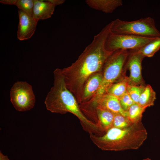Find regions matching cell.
<instances>
[{"mask_svg": "<svg viewBox=\"0 0 160 160\" xmlns=\"http://www.w3.org/2000/svg\"><path fill=\"white\" fill-rule=\"evenodd\" d=\"M111 23L95 35L78 59L71 65L61 69L68 89L80 103L84 85L92 75L102 71L106 60L114 51L106 49V39L111 31Z\"/></svg>", "mask_w": 160, "mask_h": 160, "instance_id": "cell-1", "label": "cell"}, {"mask_svg": "<svg viewBox=\"0 0 160 160\" xmlns=\"http://www.w3.org/2000/svg\"><path fill=\"white\" fill-rule=\"evenodd\" d=\"M53 73V85L44 102L47 109L52 113L61 114L71 113L78 118L84 130L89 134L101 135L99 127L84 114L75 97L67 87L61 69L56 68Z\"/></svg>", "mask_w": 160, "mask_h": 160, "instance_id": "cell-2", "label": "cell"}, {"mask_svg": "<svg viewBox=\"0 0 160 160\" xmlns=\"http://www.w3.org/2000/svg\"><path fill=\"white\" fill-rule=\"evenodd\" d=\"M147 135L141 121L124 128L113 127L101 136L90 134L89 136L93 143L102 150L120 151L138 149Z\"/></svg>", "mask_w": 160, "mask_h": 160, "instance_id": "cell-3", "label": "cell"}, {"mask_svg": "<svg viewBox=\"0 0 160 160\" xmlns=\"http://www.w3.org/2000/svg\"><path fill=\"white\" fill-rule=\"evenodd\" d=\"M111 23V31L115 34L149 38L160 37V32L155 26L154 19L150 17L131 21L117 19Z\"/></svg>", "mask_w": 160, "mask_h": 160, "instance_id": "cell-4", "label": "cell"}, {"mask_svg": "<svg viewBox=\"0 0 160 160\" xmlns=\"http://www.w3.org/2000/svg\"><path fill=\"white\" fill-rule=\"evenodd\" d=\"M129 54L128 50L120 49L114 51L109 56L103 68L101 86L91 99L106 93L108 88L121 75Z\"/></svg>", "mask_w": 160, "mask_h": 160, "instance_id": "cell-5", "label": "cell"}, {"mask_svg": "<svg viewBox=\"0 0 160 160\" xmlns=\"http://www.w3.org/2000/svg\"><path fill=\"white\" fill-rule=\"evenodd\" d=\"M10 96L11 102L17 111H28L35 105V97L32 87L26 81L15 83L11 89Z\"/></svg>", "mask_w": 160, "mask_h": 160, "instance_id": "cell-6", "label": "cell"}, {"mask_svg": "<svg viewBox=\"0 0 160 160\" xmlns=\"http://www.w3.org/2000/svg\"><path fill=\"white\" fill-rule=\"evenodd\" d=\"M154 38L117 34L111 31L106 39L105 47L106 49L110 51L135 49L145 45Z\"/></svg>", "mask_w": 160, "mask_h": 160, "instance_id": "cell-7", "label": "cell"}, {"mask_svg": "<svg viewBox=\"0 0 160 160\" xmlns=\"http://www.w3.org/2000/svg\"><path fill=\"white\" fill-rule=\"evenodd\" d=\"M126 65L129 72L130 84L137 85L142 81V62L145 57L136 49L130 50Z\"/></svg>", "mask_w": 160, "mask_h": 160, "instance_id": "cell-8", "label": "cell"}, {"mask_svg": "<svg viewBox=\"0 0 160 160\" xmlns=\"http://www.w3.org/2000/svg\"><path fill=\"white\" fill-rule=\"evenodd\" d=\"M19 23L17 31V38L20 41L30 38L34 34L38 23L32 16L23 11H18Z\"/></svg>", "mask_w": 160, "mask_h": 160, "instance_id": "cell-9", "label": "cell"}, {"mask_svg": "<svg viewBox=\"0 0 160 160\" xmlns=\"http://www.w3.org/2000/svg\"><path fill=\"white\" fill-rule=\"evenodd\" d=\"M103 80L102 71L95 73L89 77L84 85L79 105L86 103L92 98L100 89Z\"/></svg>", "mask_w": 160, "mask_h": 160, "instance_id": "cell-10", "label": "cell"}, {"mask_svg": "<svg viewBox=\"0 0 160 160\" xmlns=\"http://www.w3.org/2000/svg\"><path fill=\"white\" fill-rule=\"evenodd\" d=\"M33 17L38 21L50 18L55 6L47 0H34Z\"/></svg>", "mask_w": 160, "mask_h": 160, "instance_id": "cell-11", "label": "cell"}, {"mask_svg": "<svg viewBox=\"0 0 160 160\" xmlns=\"http://www.w3.org/2000/svg\"><path fill=\"white\" fill-rule=\"evenodd\" d=\"M85 2L91 8L106 13H112L123 4L121 0H87Z\"/></svg>", "mask_w": 160, "mask_h": 160, "instance_id": "cell-12", "label": "cell"}, {"mask_svg": "<svg viewBox=\"0 0 160 160\" xmlns=\"http://www.w3.org/2000/svg\"><path fill=\"white\" fill-rule=\"evenodd\" d=\"M156 99V92L150 85H147L142 93L138 104L141 107L146 108L154 105Z\"/></svg>", "mask_w": 160, "mask_h": 160, "instance_id": "cell-13", "label": "cell"}, {"mask_svg": "<svg viewBox=\"0 0 160 160\" xmlns=\"http://www.w3.org/2000/svg\"><path fill=\"white\" fill-rule=\"evenodd\" d=\"M160 49V37L153 40L140 48L135 49L145 57H151Z\"/></svg>", "mask_w": 160, "mask_h": 160, "instance_id": "cell-14", "label": "cell"}, {"mask_svg": "<svg viewBox=\"0 0 160 160\" xmlns=\"http://www.w3.org/2000/svg\"><path fill=\"white\" fill-rule=\"evenodd\" d=\"M130 84L129 77H125L120 81L112 84L106 93L119 98L127 92L128 86Z\"/></svg>", "mask_w": 160, "mask_h": 160, "instance_id": "cell-15", "label": "cell"}, {"mask_svg": "<svg viewBox=\"0 0 160 160\" xmlns=\"http://www.w3.org/2000/svg\"><path fill=\"white\" fill-rule=\"evenodd\" d=\"M146 108L134 103L126 112V117L133 124L141 121L143 114Z\"/></svg>", "mask_w": 160, "mask_h": 160, "instance_id": "cell-16", "label": "cell"}, {"mask_svg": "<svg viewBox=\"0 0 160 160\" xmlns=\"http://www.w3.org/2000/svg\"><path fill=\"white\" fill-rule=\"evenodd\" d=\"M145 87L130 84L127 92L134 103H138L140 96Z\"/></svg>", "mask_w": 160, "mask_h": 160, "instance_id": "cell-17", "label": "cell"}, {"mask_svg": "<svg viewBox=\"0 0 160 160\" xmlns=\"http://www.w3.org/2000/svg\"><path fill=\"white\" fill-rule=\"evenodd\" d=\"M34 0H17L15 5L19 10L33 17Z\"/></svg>", "mask_w": 160, "mask_h": 160, "instance_id": "cell-18", "label": "cell"}, {"mask_svg": "<svg viewBox=\"0 0 160 160\" xmlns=\"http://www.w3.org/2000/svg\"><path fill=\"white\" fill-rule=\"evenodd\" d=\"M132 124L126 116L114 113L113 127L122 129L128 127Z\"/></svg>", "mask_w": 160, "mask_h": 160, "instance_id": "cell-19", "label": "cell"}, {"mask_svg": "<svg viewBox=\"0 0 160 160\" xmlns=\"http://www.w3.org/2000/svg\"><path fill=\"white\" fill-rule=\"evenodd\" d=\"M119 99L122 109L126 112L134 103L127 92Z\"/></svg>", "mask_w": 160, "mask_h": 160, "instance_id": "cell-20", "label": "cell"}, {"mask_svg": "<svg viewBox=\"0 0 160 160\" xmlns=\"http://www.w3.org/2000/svg\"><path fill=\"white\" fill-rule=\"evenodd\" d=\"M17 0H0V2L4 4L15 5Z\"/></svg>", "mask_w": 160, "mask_h": 160, "instance_id": "cell-21", "label": "cell"}, {"mask_svg": "<svg viewBox=\"0 0 160 160\" xmlns=\"http://www.w3.org/2000/svg\"><path fill=\"white\" fill-rule=\"evenodd\" d=\"M55 6L63 4L65 1L64 0H47Z\"/></svg>", "mask_w": 160, "mask_h": 160, "instance_id": "cell-22", "label": "cell"}, {"mask_svg": "<svg viewBox=\"0 0 160 160\" xmlns=\"http://www.w3.org/2000/svg\"><path fill=\"white\" fill-rule=\"evenodd\" d=\"M0 160H9L8 156L4 155L0 151Z\"/></svg>", "mask_w": 160, "mask_h": 160, "instance_id": "cell-23", "label": "cell"}, {"mask_svg": "<svg viewBox=\"0 0 160 160\" xmlns=\"http://www.w3.org/2000/svg\"><path fill=\"white\" fill-rule=\"evenodd\" d=\"M142 160H151L150 159L147 158L145 159H144Z\"/></svg>", "mask_w": 160, "mask_h": 160, "instance_id": "cell-24", "label": "cell"}]
</instances>
